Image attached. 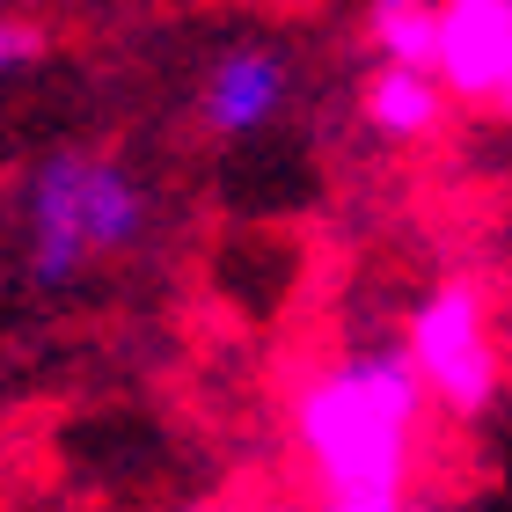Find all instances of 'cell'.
<instances>
[{"label": "cell", "mask_w": 512, "mask_h": 512, "mask_svg": "<svg viewBox=\"0 0 512 512\" xmlns=\"http://www.w3.org/2000/svg\"><path fill=\"white\" fill-rule=\"evenodd\" d=\"M432 395L403 344L352 352L293 395V439L322 512H410V469Z\"/></svg>", "instance_id": "cell-1"}, {"label": "cell", "mask_w": 512, "mask_h": 512, "mask_svg": "<svg viewBox=\"0 0 512 512\" xmlns=\"http://www.w3.org/2000/svg\"><path fill=\"white\" fill-rule=\"evenodd\" d=\"M139 235H147V191L110 154L66 147L22 183V249L37 286H74L81 271L139 249Z\"/></svg>", "instance_id": "cell-2"}, {"label": "cell", "mask_w": 512, "mask_h": 512, "mask_svg": "<svg viewBox=\"0 0 512 512\" xmlns=\"http://www.w3.org/2000/svg\"><path fill=\"white\" fill-rule=\"evenodd\" d=\"M403 352L425 381L432 410L447 417H483L505 388V352H498V322L476 278H439V286L410 308Z\"/></svg>", "instance_id": "cell-3"}, {"label": "cell", "mask_w": 512, "mask_h": 512, "mask_svg": "<svg viewBox=\"0 0 512 512\" xmlns=\"http://www.w3.org/2000/svg\"><path fill=\"white\" fill-rule=\"evenodd\" d=\"M432 74L454 103H498L512 88V0H439Z\"/></svg>", "instance_id": "cell-4"}, {"label": "cell", "mask_w": 512, "mask_h": 512, "mask_svg": "<svg viewBox=\"0 0 512 512\" xmlns=\"http://www.w3.org/2000/svg\"><path fill=\"white\" fill-rule=\"evenodd\" d=\"M286 96H293L286 59L264 52V44H242V52L213 59V74H205V88H198V118L220 139H249V132H264L278 110H286Z\"/></svg>", "instance_id": "cell-5"}, {"label": "cell", "mask_w": 512, "mask_h": 512, "mask_svg": "<svg viewBox=\"0 0 512 512\" xmlns=\"http://www.w3.org/2000/svg\"><path fill=\"white\" fill-rule=\"evenodd\" d=\"M447 81L432 74V66H403V59H381L374 81H366V125L395 147H417V139H432L447 125Z\"/></svg>", "instance_id": "cell-6"}, {"label": "cell", "mask_w": 512, "mask_h": 512, "mask_svg": "<svg viewBox=\"0 0 512 512\" xmlns=\"http://www.w3.org/2000/svg\"><path fill=\"white\" fill-rule=\"evenodd\" d=\"M432 30H439V0H366V37L381 59L432 66Z\"/></svg>", "instance_id": "cell-7"}, {"label": "cell", "mask_w": 512, "mask_h": 512, "mask_svg": "<svg viewBox=\"0 0 512 512\" xmlns=\"http://www.w3.org/2000/svg\"><path fill=\"white\" fill-rule=\"evenodd\" d=\"M30 52H37V37L22 30V22H8V15H0V74H15V66L30 59Z\"/></svg>", "instance_id": "cell-8"}, {"label": "cell", "mask_w": 512, "mask_h": 512, "mask_svg": "<svg viewBox=\"0 0 512 512\" xmlns=\"http://www.w3.org/2000/svg\"><path fill=\"white\" fill-rule=\"evenodd\" d=\"M498 110H505V118H512V88H505V96H498Z\"/></svg>", "instance_id": "cell-9"}, {"label": "cell", "mask_w": 512, "mask_h": 512, "mask_svg": "<svg viewBox=\"0 0 512 512\" xmlns=\"http://www.w3.org/2000/svg\"><path fill=\"white\" fill-rule=\"evenodd\" d=\"M505 308H512V293H505Z\"/></svg>", "instance_id": "cell-10"}]
</instances>
